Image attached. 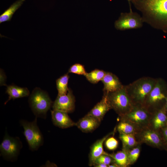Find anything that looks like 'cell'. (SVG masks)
<instances>
[{"instance_id":"23","label":"cell","mask_w":167,"mask_h":167,"mask_svg":"<svg viewBox=\"0 0 167 167\" xmlns=\"http://www.w3.org/2000/svg\"><path fill=\"white\" fill-rule=\"evenodd\" d=\"M69 78L68 74L66 73L57 79L56 84L58 95H62L67 93L69 89L68 87Z\"/></svg>"},{"instance_id":"21","label":"cell","mask_w":167,"mask_h":167,"mask_svg":"<svg viewBox=\"0 0 167 167\" xmlns=\"http://www.w3.org/2000/svg\"><path fill=\"white\" fill-rule=\"evenodd\" d=\"M119 134L136 135L140 130L130 122L120 120L116 128Z\"/></svg>"},{"instance_id":"32","label":"cell","mask_w":167,"mask_h":167,"mask_svg":"<svg viewBox=\"0 0 167 167\" xmlns=\"http://www.w3.org/2000/svg\"><path fill=\"white\" fill-rule=\"evenodd\" d=\"M128 2L129 5V9H130V11H132V8H131V0H127Z\"/></svg>"},{"instance_id":"20","label":"cell","mask_w":167,"mask_h":167,"mask_svg":"<svg viewBox=\"0 0 167 167\" xmlns=\"http://www.w3.org/2000/svg\"><path fill=\"white\" fill-rule=\"evenodd\" d=\"M25 0H18L13 3L0 15V23L10 21L15 12Z\"/></svg>"},{"instance_id":"13","label":"cell","mask_w":167,"mask_h":167,"mask_svg":"<svg viewBox=\"0 0 167 167\" xmlns=\"http://www.w3.org/2000/svg\"><path fill=\"white\" fill-rule=\"evenodd\" d=\"M167 125V111L164 106L152 113L150 127L159 131Z\"/></svg>"},{"instance_id":"18","label":"cell","mask_w":167,"mask_h":167,"mask_svg":"<svg viewBox=\"0 0 167 167\" xmlns=\"http://www.w3.org/2000/svg\"><path fill=\"white\" fill-rule=\"evenodd\" d=\"M6 92L8 95L9 97L5 102V105L11 99L27 97L30 93L29 90L27 88L21 87L14 85L7 86Z\"/></svg>"},{"instance_id":"7","label":"cell","mask_w":167,"mask_h":167,"mask_svg":"<svg viewBox=\"0 0 167 167\" xmlns=\"http://www.w3.org/2000/svg\"><path fill=\"white\" fill-rule=\"evenodd\" d=\"M152 115V113L144 106L135 105L129 112L119 117L120 120L129 122L140 130L150 126Z\"/></svg>"},{"instance_id":"16","label":"cell","mask_w":167,"mask_h":167,"mask_svg":"<svg viewBox=\"0 0 167 167\" xmlns=\"http://www.w3.org/2000/svg\"><path fill=\"white\" fill-rule=\"evenodd\" d=\"M101 81L104 84V93L116 91L123 86L118 77L110 72H106Z\"/></svg>"},{"instance_id":"26","label":"cell","mask_w":167,"mask_h":167,"mask_svg":"<svg viewBox=\"0 0 167 167\" xmlns=\"http://www.w3.org/2000/svg\"><path fill=\"white\" fill-rule=\"evenodd\" d=\"M68 72L84 76L87 73L84 66L79 63H76L71 66Z\"/></svg>"},{"instance_id":"1","label":"cell","mask_w":167,"mask_h":167,"mask_svg":"<svg viewBox=\"0 0 167 167\" xmlns=\"http://www.w3.org/2000/svg\"><path fill=\"white\" fill-rule=\"evenodd\" d=\"M142 14L143 23L153 28L167 30V0H131Z\"/></svg>"},{"instance_id":"10","label":"cell","mask_w":167,"mask_h":167,"mask_svg":"<svg viewBox=\"0 0 167 167\" xmlns=\"http://www.w3.org/2000/svg\"><path fill=\"white\" fill-rule=\"evenodd\" d=\"M135 136L140 144L145 143L153 147L166 150L159 131L150 126L141 129Z\"/></svg>"},{"instance_id":"2","label":"cell","mask_w":167,"mask_h":167,"mask_svg":"<svg viewBox=\"0 0 167 167\" xmlns=\"http://www.w3.org/2000/svg\"><path fill=\"white\" fill-rule=\"evenodd\" d=\"M156 79L149 77H142L125 85L126 91L135 105L143 106Z\"/></svg>"},{"instance_id":"9","label":"cell","mask_w":167,"mask_h":167,"mask_svg":"<svg viewBox=\"0 0 167 167\" xmlns=\"http://www.w3.org/2000/svg\"><path fill=\"white\" fill-rule=\"evenodd\" d=\"M142 16L136 12L129 11V12H122L118 19L114 22L115 28L119 30L136 29L143 26Z\"/></svg>"},{"instance_id":"8","label":"cell","mask_w":167,"mask_h":167,"mask_svg":"<svg viewBox=\"0 0 167 167\" xmlns=\"http://www.w3.org/2000/svg\"><path fill=\"white\" fill-rule=\"evenodd\" d=\"M22 147L19 137H11L6 133L0 145V154L6 160L14 161L17 159Z\"/></svg>"},{"instance_id":"28","label":"cell","mask_w":167,"mask_h":167,"mask_svg":"<svg viewBox=\"0 0 167 167\" xmlns=\"http://www.w3.org/2000/svg\"><path fill=\"white\" fill-rule=\"evenodd\" d=\"M105 143L108 149L110 150H113L118 147V142L113 137H111L106 139Z\"/></svg>"},{"instance_id":"30","label":"cell","mask_w":167,"mask_h":167,"mask_svg":"<svg viewBox=\"0 0 167 167\" xmlns=\"http://www.w3.org/2000/svg\"><path fill=\"white\" fill-rule=\"evenodd\" d=\"M6 77L4 72L2 69H0V86L6 85Z\"/></svg>"},{"instance_id":"15","label":"cell","mask_w":167,"mask_h":167,"mask_svg":"<svg viewBox=\"0 0 167 167\" xmlns=\"http://www.w3.org/2000/svg\"><path fill=\"white\" fill-rule=\"evenodd\" d=\"M101 122L97 118L87 114L76 123L75 126L83 132H90L99 126Z\"/></svg>"},{"instance_id":"22","label":"cell","mask_w":167,"mask_h":167,"mask_svg":"<svg viewBox=\"0 0 167 167\" xmlns=\"http://www.w3.org/2000/svg\"><path fill=\"white\" fill-rule=\"evenodd\" d=\"M119 138L122 143V149L128 151L140 144L133 134H119Z\"/></svg>"},{"instance_id":"11","label":"cell","mask_w":167,"mask_h":167,"mask_svg":"<svg viewBox=\"0 0 167 167\" xmlns=\"http://www.w3.org/2000/svg\"><path fill=\"white\" fill-rule=\"evenodd\" d=\"M75 97L72 91L69 89L67 93L65 95H58L53 103L52 108L57 110L70 113L73 112L75 108Z\"/></svg>"},{"instance_id":"12","label":"cell","mask_w":167,"mask_h":167,"mask_svg":"<svg viewBox=\"0 0 167 167\" xmlns=\"http://www.w3.org/2000/svg\"><path fill=\"white\" fill-rule=\"evenodd\" d=\"M52 120L53 124L62 129H66L75 126L74 122L69 117L67 113L57 110H51Z\"/></svg>"},{"instance_id":"31","label":"cell","mask_w":167,"mask_h":167,"mask_svg":"<svg viewBox=\"0 0 167 167\" xmlns=\"http://www.w3.org/2000/svg\"><path fill=\"white\" fill-rule=\"evenodd\" d=\"M95 167H108V165L105 164L103 163H99L95 164L93 165Z\"/></svg>"},{"instance_id":"6","label":"cell","mask_w":167,"mask_h":167,"mask_svg":"<svg viewBox=\"0 0 167 167\" xmlns=\"http://www.w3.org/2000/svg\"><path fill=\"white\" fill-rule=\"evenodd\" d=\"M37 118L32 122L24 120L20 121L24 129V135L29 149L32 151L37 150L44 143V138L37 124Z\"/></svg>"},{"instance_id":"25","label":"cell","mask_w":167,"mask_h":167,"mask_svg":"<svg viewBox=\"0 0 167 167\" xmlns=\"http://www.w3.org/2000/svg\"><path fill=\"white\" fill-rule=\"evenodd\" d=\"M141 144L128 151L129 166L134 164L138 158L140 152Z\"/></svg>"},{"instance_id":"29","label":"cell","mask_w":167,"mask_h":167,"mask_svg":"<svg viewBox=\"0 0 167 167\" xmlns=\"http://www.w3.org/2000/svg\"><path fill=\"white\" fill-rule=\"evenodd\" d=\"M161 135L164 144L167 150V125L159 131Z\"/></svg>"},{"instance_id":"27","label":"cell","mask_w":167,"mask_h":167,"mask_svg":"<svg viewBox=\"0 0 167 167\" xmlns=\"http://www.w3.org/2000/svg\"><path fill=\"white\" fill-rule=\"evenodd\" d=\"M113 162V161L111 157L106 154H103L97 158L93 165L95 164L103 163L107 165L108 166L109 165Z\"/></svg>"},{"instance_id":"5","label":"cell","mask_w":167,"mask_h":167,"mask_svg":"<svg viewBox=\"0 0 167 167\" xmlns=\"http://www.w3.org/2000/svg\"><path fill=\"white\" fill-rule=\"evenodd\" d=\"M161 79H157L156 83L148 96L143 106L152 113L164 105L167 96L166 86Z\"/></svg>"},{"instance_id":"19","label":"cell","mask_w":167,"mask_h":167,"mask_svg":"<svg viewBox=\"0 0 167 167\" xmlns=\"http://www.w3.org/2000/svg\"><path fill=\"white\" fill-rule=\"evenodd\" d=\"M106 155L111 157L113 161V162L119 167H126L129 166L128 151L125 149H122L121 151L112 154L107 153Z\"/></svg>"},{"instance_id":"17","label":"cell","mask_w":167,"mask_h":167,"mask_svg":"<svg viewBox=\"0 0 167 167\" xmlns=\"http://www.w3.org/2000/svg\"><path fill=\"white\" fill-rule=\"evenodd\" d=\"M110 109H111L107 102L106 96L104 94L101 100L95 106L88 114L96 117L101 121L106 113Z\"/></svg>"},{"instance_id":"3","label":"cell","mask_w":167,"mask_h":167,"mask_svg":"<svg viewBox=\"0 0 167 167\" xmlns=\"http://www.w3.org/2000/svg\"><path fill=\"white\" fill-rule=\"evenodd\" d=\"M104 94L110 109H113L119 116L127 113L135 106L126 91L125 85L118 90Z\"/></svg>"},{"instance_id":"14","label":"cell","mask_w":167,"mask_h":167,"mask_svg":"<svg viewBox=\"0 0 167 167\" xmlns=\"http://www.w3.org/2000/svg\"><path fill=\"white\" fill-rule=\"evenodd\" d=\"M116 128L113 131L97 140L92 146L89 156V165L93 166L95 160L99 156L103 154H105L106 152L104 151L103 148V144L106 139L111 135L114 134Z\"/></svg>"},{"instance_id":"24","label":"cell","mask_w":167,"mask_h":167,"mask_svg":"<svg viewBox=\"0 0 167 167\" xmlns=\"http://www.w3.org/2000/svg\"><path fill=\"white\" fill-rule=\"evenodd\" d=\"M106 72L103 70L96 69L89 73H87L84 76L91 83L96 84L102 80Z\"/></svg>"},{"instance_id":"33","label":"cell","mask_w":167,"mask_h":167,"mask_svg":"<svg viewBox=\"0 0 167 167\" xmlns=\"http://www.w3.org/2000/svg\"><path fill=\"white\" fill-rule=\"evenodd\" d=\"M165 109H166V111H167V96H166V98L165 99Z\"/></svg>"},{"instance_id":"4","label":"cell","mask_w":167,"mask_h":167,"mask_svg":"<svg viewBox=\"0 0 167 167\" xmlns=\"http://www.w3.org/2000/svg\"><path fill=\"white\" fill-rule=\"evenodd\" d=\"M28 102L36 117L45 119L47 113L53 104L48 93L39 88L34 89L30 95Z\"/></svg>"}]
</instances>
